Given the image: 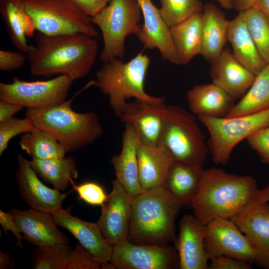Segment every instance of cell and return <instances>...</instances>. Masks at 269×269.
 I'll list each match as a JSON object with an SVG mask.
<instances>
[{
  "label": "cell",
  "instance_id": "cell-1",
  "mask_svg": "<svg viewBox=\"0 0 269 269\" xmlns=\"http://www.w3.org/2000/svg\"><path fill=\"white\" fill-rule=\"evenodd\" d=\"M36 44L28 54L32 75H66L82 78L95 63L99 44L95 37L81 33L48 35L38 32Z\"/></svg>",
  "mask_w": 269,
  "mask_h": 269
},
{
  "label": "cell",
  "instance_id": "cell-2",
  "mask_svg": "<svg viewBox=\"0 0 269 269\" xmlns=\"http://www.w3.org/2000/svg\"><path fill=\"white\" fill-rule=\"evenodd\" d=\"M259 189L251 176L212 167L204 170L190 206L193 215L204 225L218 218L231 219L256 200Z\"/></svg>",
  "mask_w": 269,
  "mask_h": 269
},
{
  "label": "cell",
  "instance_id": "cell-3",
  "mask_svg": "<svg viewBox=\"0 0 269 269\" xmlns=\"http://www.w3.org/2000/svg\"><path fill=\"white\" fill-rule=\"evenodd\" d=\"M183 206L164 186L133 198L128 240L145 245H166L175 242V221Z\"/></svg>",
  "mask_w": 269,
  "mask_h": 269
},
{
  "label": "cell",
  "instance_id": "cell-4",
  "mask_svg": "<svg viewBox=\"0 0 269 269\" xmlns=\"http://www.w3.org/2000/svg\"><path fill=\"white\" fill-rule=\"evenodd\" d=\"M75 96L52 106L27 109L25 117L37 129L52 135L66 152L78 150L94 142L103 134V128L93 111L80 113L71 107Z\"/></svg>",
  "mask_w": 269,
  "mask_h": 269
},
{
  "label": "cell",
  "instance_id": "cell-5",
  "mask_svg": "<svg viewBox=\"0 0 269 269\" xmlns=\"http://www.w3.org/2000/svg\"><path fill=\"white\" fill-rule=\"evenodd\" d=\"M150 61L149 56L142 51L127 62L114 59L103 63L91 81L92 85L108 97L109 103L118 118L130 98L152 103L165 101L164 97L152 96L145 91L144 83Z\"/></svg>",
  "mask_w": 269,
  "mask_h": 269
},
{
  "label": "cell",
  "instance_id": "cell-6",
  "mask_svg": "<svg viewBox=\"0 0 269 269\" xmlns=\"http://www.w3.org/2000/svg\"><path fill=\"white\" fill-rule=\"evenodd\" d=\"M159 144L168 150L174 161L192 166H203L209 151L194 116L176 105H168Z\"/></svg>",
  "mask_w": 269,
  "mask_h": 269
},
{
  "label": "cell",
  "instance_id": "cell-7",
  "mask_svg": "<svg viewBox=\"0 0 269 269\" xmlns=\"http://www.w3.org/2000/svg\"><path fill=\"white\" fill-rule=\"evenodd\" d=\"M141 11L137 0H111L92 18L100 29L104 46L100 58L106 63L124 57L127 37L140 31Z\"/></svg>",
  "mask_w": 269,
  "mask_h": 269
},
{
  "label": "cell",
  "instance_id": "cell-8",
  "mask_svg": "<svg viewBox=\"0 0 269 269\" xmlns=\"http://www.w3.org/2000/svg\"><path fill=\"white\" fill-rule=\"evenodd\" d=\"M38 32L48 35L81 33L96 37L92 18L70 0H19Z\"/></svg>",
  "mask_w": 269,
  "mask_h": 269
},
{
  "label": "cell",
  "instance_id": "cell-9",
  "mask_svg": "<svg viewBox=\"0 0 269 269\" xmlns=\"http://www.w3.org/2000/svg\"><path fill=\"white\" fill-rule=\"evenodd\" d=\"M209 133V150L216 164H226L234 147L256 131L269 126V109L235 117L198 116Z\"/></svg>",
  "mask_w": 269,
  "mask_h": 269
},
{
  "label": "cell",
  "instance_id": "cell-10",
  "mask_svg": "<svg viewBox=\"0 0 269 269\" xmlns=\"http://www.w3.org/2000/svg\"><path fill=\"white\" fill-rule=\"evenodd\" d=\"M74 81L66 75L36 81L14 77L10 83L0 82V100L19 104L29 109L56 105L67 100Z\"/></svg>",
  "mask_w": 269,
  "mask_h": 269
},
{
  "label": "cell",
  "instance_id": "cell-11",
  "mask_svg": "<svg viewBox=\"0 0 269 269\" xmlns=\"http://www.w3.org/2000/svg\"><path fill=\"white\" fill-rule=\"evenodd\" d=\"M110 264L113 269H179L175 247L138 244L128 240L113 245Z\"/></svg>",
  "mask_w": 269,
  "mask_h": 269
},
{
  "label": "cell",
  "instance_id": "cell-12",
  "mask_svg": "<svg viewBox=\"0 0 269 269\" xmlns=\"http://www.w3.org/2000/svg\"><path fill=\"white\" fill-rule=\"evenodd\" d=\"M204 245L209 260L226 256L254 263L250 244L231 219L218 218L205 225Z\"/></svg>",
  "mask_w": 269,
  "mask_h": 269
},
{
  "label": "cell",
  "instance_id": "cell-13",
  "mask_svg": "<svg viewBox=\"0 0 269 269\" xmlns=\"http://www.w3.org/2000/svg\"><path fill=\"white\" fill-rule=\"evenodd\" d=\"M231 219L250 244L254 263L269 269V202L255 200Z\"/></svg>",
  "mask_w": 269,
  "mask_h": 269
},
{
  "label": "cell",
  "instance_id": "cell-14",
  "mask_svg": "<svg viewBox=\"0 0 269 269\" xmlns=\"http://www.w3.org/2000/svg\"><path fill=\"white\" fill-rule=\"evenodd\" d=\"M167 107L164 102L152 103L134 99L127 103L119 119L133 128L139 141L156 146L160 144Z\"/></svg>",
  "mask_w": 269,
  "mask_h": 269
},
{
  "label": "cell",
  "instance_id": "cell-15",
  "mask_svg": "<svg viewBox=\"0 0 269 269\" xmlns=\"http://www.w3.org/2000/svg\"><path fill=\"white\" fill-rule=\"evenodd\" d=\"M15 178L19 193L23 200L32 209L52 213L62 208L69 192L62 193L50 188L39 179L30 160L19 154L17 156Z\"/></svg>",
  "mask_w": 269,
  "mask_h": 269
},
{
  "label": "cell",
  "instance_id": "cell-16",
  "mask_svg": "<svg viewBox=\"0 0 269 269\" xmlns=\"http://www.w3.org/2000/svg\"><path fill=\"white\" fill-rule=\"evenodd\" d=\"M132 198L115 179L112 189L96 222L106 241L112 246L128 240Z\"/></svg>",
  "mask_w": 269,
  "mask_h": 269
},
{
  "label": "cell",
  "instance_id": "cell-17",
  "mask_svg": "<svg viewBox=\"0 0 269 269\" xmlns=\"http://www.w3.org/2000/svg\"><path fill=\"white\" fill-rule=\"evenodd\" d=\"M58 226L70 233L92 255L102 269H113L110 264L113 246L103 237L97 223L89 222L60 208L52 213Z\"/></svg>",
  "mask_w": 269,
  "mask_h": 269
},
{
  "label": "cell",
  "instance_id": "cell-18",
  "mask_svg": "<svg viewBox=\"0 0 269 269\" xmlns=\"http://www.w3.org/2000/svg\"><path fill=\"white\" fill-rule=\"evenodd\" d=\"M18 225L23 239L36 246L69 244L68 238L57 228L52 214L30 208L8 211Z\"/></svg>",
  "mask_w": 269,
  "mask_h": 269
},
{
  "label": "cell",
  "instance_id": "cell-19",
  "mask_svg": "<svg viewBox=\"0 0 269 269\" xmlns=\"http://www.w3.org/2000/svg\"><path fill=\"white\" fill-rule=\"evenodd\" d=\"M143 23L136 36L146 49L157 48L161 58L176 65L180 64L170 33L169 27L162 18L159 9L151 0H137Z\"/></svg>",
  "mask_w": 269,
  "mask_h": 269
},
{
  "label": "cell",
  "instance_id": "cell-20",
  "mask_svg": "<svg viewBox=\"0 0 269 269\" xmlns=\"http://www.w3.org/2000/svg\"><path fill=\"white\" fill-rule=\"evenodd\" d=\"M174 242L180 269H208L209 259L204 245L205 225L194 215L186 214L179 223Z\"/></svg>",
  "mask_w": 269,
  "mask_h": 269
},
{
  "label": "cell",
  "instance_id": "cell-21",
  "mask_svg": "<svg viewBox=\"0 0 269 269\" xmlns=\"http://www.w3.org/2000/svg\"><path fill=\"white\" fill-rule=\"evenodd\" d=\"M211 63L212 82L234 100L243 97L255 79L256 75L243 66L228 48H224Z\"/></svg>",
  "mask_w": 269,
  "mask_h": 269
},
{
  "label": "cell",
  "instance_id": "cell-22",
  "mask_svg": "<svg viewBox=\"0 0 269 269\" xmlns=\"http://www.w3.org/2000/svg\"><path fill=\"white\" fill-rule=\"evenodd\" d=\"M120 152L113 156L111 163L116 180L133 198L142 191L140 185L137 149L138 140L133 128L125 124Z\"/></svg>",
  "mask_w": 269,
  "mask_h": 269
},
{
  "label": "cell",
  "instance_id": "cell-23",
  "mask_svg": "<svg viewBox=\"0 0 269 269\" xmlns=\"http://www.w3.org/2000/svg\"><path fill=\"white\" fill-rule=\"evenodd\" d=\"M137 155L142 191L164 186L168 171L174 161L168 150L161 144L149 145L138 140Z\"/></svg>",
  "mask_w": 269,
  "mask_h": 269
},
{
  "label": "cell",
  "instance_id": "cell-24",
  "mask_svg": "<svg viewBox=\"0 0 269 269\" xmlns=\"http://www.w3.org/2000/svg\"><path fill=\"white\" fill-rule=\"evenodd\" d=\"M189 108L194 114L226 117L235 105L234 99L213 83L197 85L187 93Z\"/></svg>",
  "mask_w": 269,
  "mask_h": 269
},
{
  "label": "cell",
  "instance_id": "cell-25",
  "mask_svg": "<svg viewBox=\"0 0 269 269\" xmlns=\"http://www.w3.org/2000/svg\"><path fill=\"white\" fill-rule=\"evenodd\" d=\"M229 20L216 5H203L202 11L201 54L212 62L222 52L227 40Z\"/></svg>",
  "mask_w": 269,
  "mask_h": 269
},
{
  "label": "cell",
  "instance_id": "cell-26",
  "mask_svg": "<svg viewBox=\"0 0 269 269\" xmlns=\"http://www.w3.org/2000/svg\"><path fill=\"white\" fill-rule=\"evenodd\" d=\"M0 11L13 45L28 54L34 48L27 40V37L33 36L36 30L34 21L19 0H0Z\"/></svg>",
  "mask_w": 269,
  "mask_h": 269
},
{
  "label": "cell",
  "instance_id": "cell-27",
  "mask_svg": "<svg viewBox=\"0 0 269 269\" xmlns=\"http://www.w3.org/2000/svg\"><path fill=\"white\" fill-rule=\"evenodd\" d=\"M227 40L231 44L236 58L255 75L267 64L260 55L252 39L242 12L229 21Z\"/></svg>",
  "mask_w": 269,
  "mask_h": 269
},
{
  "label": "cell",
  "instance_id": "cell-28",
  "mask_svg": "<svg viewBox=\"0 0 269 269\" xmlns=\"http://www.w3.org/2000/svg\"><path fill=\"white\" fill-rule=\"evenodd\" d=\"M202 12L194 14L169 27L170 33L180 64L188 63L201 54Z\"/></svg>",
  "mask_w": 269,
  "mask_h": 269
},
{
  "label": "cell",
  "instance_id": "cell-29",
  "mask_svg": "<svg viewBox=\"0 0 269 269\" xmlns=\"http://www.w3.org/2000/svg\"><path fill=\"white\" fill-rule=\"evenodd\" d=\"M204 170L203 166L174 161L168 171L164 186L183 206H190L198 191Z\"/></svg>",
  "mask_w": 269,
  "mask_h": 269
},
{
  "label": "cell",
  "instance_id": "cell-30",
  "mask_svg": "<svg viewBox=\"0 0 269 269\" xmlns=\"http://www.w3.org/2000/svg\"><path fill=\"white\" fill-rule=\"evenodd\" d=\"M30 163L39 176L54 188L64 191L78 177L76 162L71 156L48 159L32 158Z\"/></svg>",
  "mask_w": 269,
  "mask_h": 269
},
{
  "label": "cell",
  "instance_id": "cell-31",
  "mask_svg": "<svg viewBox=\"0 0 269 269\" xmlns=\"http://www.w3.org/2000/svg\"><path fill=\"white\" fill-rule=\"evenodd\" d=\"M269 109V64L256 76L242 99L235 104L226 117L252 114Z\"/></svg>",
  "mask_w": 269,
  "mask_h": 269
},
{
  "label": "cell",
  "instance_id": "cell-32",
  "mask_svg": "<svg viewBox=\"0 0 269 269\" xmlns=\"http://www.w3.org/2000/svg\"><path fill=\"white\" fill-rule=\"evenodd\" d=\"M19 145L34 159L63 157L66 153L63 145L52 135L37 128L21 134Z\"/></svg>",
  "mask_w": 269,
  "mask_h": 269
},
{
  "label": "cell",
  "instance_id": "cell-33",
  "mask_svg": "<svg viewBox=\"0 0 269 269\" xmlns=\"http://www.w3.org/2000/svg\"><path fill=\"white\" fill-rule=\"evenodd\" d=\"M241 12L260 55L267 64H269V21L268 16L254 7Z\"/></svg>",
  "mask_w": 269,
  "mask_h": 269
},
{
  "label": "cell",
  "instance_id": "cell-34",
  "mask_svg": "<svg viewBox=\"0 0 269 269\" xmlns=\"http://www.w3.org/2000/svg\"><path fill=\"white\" fill-rule=\"evenodd\" d=\"M72 249L69 244L37 247L32 258L33 269H67Z\"/></svg>",
  "mask_w": 269,
  "mask_h": 269
},
{
  "label": "cell",
  "instance_id": "cell-35",
  "mask_svg": "<svg viewBox=\"0 0 269 269\" xmlns=\"http://www.w3.org/2000/svg\"><path fill=\"white\" fill-rule=\"evenodd\" d=\"M160 14L169 27L203 10L200 0H159Z\"/></svg>",
  "mask_w": 269,
  "mask_h": 269
},
{
  "label": "cell",
  "instance_id": "cell-36",
  "mask_svg": "<svg viewBox=\"0 0 269 269\" xmlns=\"http://www.w3.org/2000/svg\"><path fill=\"white\" fill-rule=\"evenodd\" d=\"M36 129L28 118L12 117L0 123V155L7 149L10 140L19 134L30 132Z\"/></svg>",
  "mask_w": 269,
  "mask_h": 269
},
{
  "label": "cell",
  "instance_id": "cell-37",
  "mask_svg": "<svg viewBox=\"0 0 269 269\" xmlns=\"http://www.w3.org/2000/svg\"><path fill=\"white\" fill-rule=\"evenodd\" d=\"M72 185L79 198L89 205L102 206L107 199L108 194L98 183L86 181L79 185Z\"/></svg>",
  "mask_w": 269,
  "mask_h": 269
},
{
  "label": "cell",
  "instance_id": "cell-38",
  "mask_svg": "<svg viewBox=\"0 0 269 269\" xmlns=\"http://www.w3.org/2000/svg\"><path fill=\"white\" fill-rule=\"evenodd\" d=\"M101 265L79 243L72 250L67 269H100Z\"/></svg>",
  "mask_w": 269,
  "mask_h": 269
},
{
  "label": "cell",
  "instance_id": "cell-39",
  "mask_svg": "<svg viewBox=\"0 0 269 269\" xmlns=\"http://www.w3.org/2000/svg\"><path fill=\"white\" fill-rule=\"evenodd\" d=\"M247 140L250 146L257 152L262 162L269 165V126L253 133Z\"/></svg>",
  "mask_w": 269,
  "mask_h": 269
},
{
  "label": "cell",
  "instance_id": "cell-40",
  "mask_svg": "<svg viewBox=\"0 0 269 269\" xmlns=\"http://www.w3.org/2000/svg\"><path fill=\"white\" fill-rule=\"evenodd\" d=\"M27 59V56L21 51L0 50V70L11 72L20 68Z\"/></svg>",
  "mask_w": 269,
  "mask_h": 269
},
{
  "label": "cell",
  "instance_id": "cell-41",
  "mask_svg": "<svg viewBox=\"0 0 269 269\" xmlns=\"http://www.w3.org/2000/svg\"><path fill=\"white\" fill-rule=\"evenodd\" d=\"M208 269H251L252 264L226 256H219L210 260Z\"/></svg>",
  "mask_w": 269,
  "mask_h": 269
},
{
  "label": "cell",
  "instance_id": "cell-42",
  "mask_svg": "<svg viewBox=\"0 0 269 269\" xmlns=\"http://www.w3.org/2000/svg\"><path fill=\"white\" fill-rule=\"evenodd\" d=\"M0 225L5 234H7L9 231L12 233L16 239L17 246L23 248L22 241L23 238L22 234L12 216L8 212H4L0 210Z\"/></svg>",
  "mask_w": 269,
  "mask_h": 269
},
{
  "label": "cell",
  "instance_id": "cell-43",
  "mask_svg": "<svg viewBox=\"0 0 269 269\" xmlns=\"http://www.w3.org/2000/svg\"><path fill=\"white\" fill-rule=\"evenodd\" d=\"M82 11L92 17L98 13L111 0H70Z\"/></svg>",
  "mask_w": 269,
  "mask_h": 269
},
{
  "label": "cell",
  "instance_id": "cell-44",
  "mask_svg": "<svg viewBox=\"0 0 269 269\" xmlns=\"http://www.w3.org/2000/svg\"><path fill=\"white\" fill-rule=\"evenodd\" d=\"M24 108L19 104L0 100V123L13 117Z\"/></svg>",
  "mask_w": 269,
  "mask_h": 269
},
{
  "label": "cell",
  "instance_id": "cell-45",
  "mask_svg": "<svg viewBox=\"0 0 269 269\" xmlns=\"http://www.w3.org/2000/svg\"><path fill=\"white\" fill-rule=\"evenodd\" d=\"M256 0H231L233 8L239 12L254 6Z\"/></svg>",
  "mask_w": 269,
  "mask_h": 269
},
{
  "label": "cell",
  "instance_id": "cell-46",
  "mask_svg": "<svg viewBox=\"0 0 269 269\" xmlns=\"http://www.w3.org/2000/svg\"><path fill=\"white\" fill-rule=\"evenodd\" d=\"M14 267V261L8 252H0V269H8Z\"/></svg>",
  "mask_w": 269,
  "mask_h": 269
},
{
  "label": "cell",
  "instance_id": "cell-47",
  "mask_svg": "<svg viewBox=\"0 0 269 269\" xmlns=\"http://www.w3.org/2000/svg\"><path fill=\"white\" fill-rule=\"evenodd\" d=\"M253 7L261 10L267 16L269 15V0H256Z\"/></svg>",
  "mask_w": 269,
  "mask_h": 269
},
{
  "label": "cell",
  "instance_id": "cell-48",
  "mask_svg": "<svg viewBox=\"0 0 269 269\" xmlns=\"http://www.w3.org/2000/svg\"><path fill=\"white\" fill-rule=\"evenodd\" d=\"M256 200L269 202V184L259 189Z\"/></svg>",
  "mask_w": 269,
  "mask_h": 269
},
{
  "label": "cell",
  "instance_id": "cell-49",
  "mask_svg": "<svg viewBox=\"0 0 269 269\" xmlns=\"http://www.w3.org/2000/svg\"><path fill=\"white\" fill-rule=\"evenodd\" d=\"M220 5L227 9H233L231 0H217Z\"/></svg>",
  "mask_w": 269,
  "mask_h": 269
},
{
  "label": "cell",
  "instance_id": "cell-50",
  "mask_svg": "<svg viewBox=\"0 0 269 269\" xmlns=\"http://www.w3.org/2000/svg\"><path fill=\"white\" fill-rule=\"evenodd\" d=\"M268 19H269V15L268 16Z\"/></svg>",
  "mask_w": 269,
  "mask_h": 269
}]
</instances>
